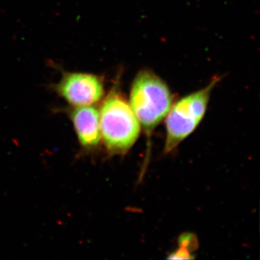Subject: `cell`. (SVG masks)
<instances>
[{"label":"cell","instance_id":"obj_1","mask_svg":"<svg viewBox=\"0 0 260 260\" xmlns=\"http://www.w3.org/2000/svg\"><path fill=\"white\" fill-rule=\"evenodd\" d=\"M102 138L108 151L123 154L139 137L141 126L125 98L116 86L109 92L99 111Z\"/></svg>","mask_w":260,"mask_h":260},{"label":"cell","instance_id":"obj_2","mask_svg":"<svg viewBox=\"0 0 260 260\" xmlns=\"http://www.w3.org/2000/svg\"><path fill=\"white\" fill-rule=\"evenodd\" d=\"M173 98L167 84L149 70L137 75L130 92L129 105L148 138L167 116Z\"/></svg>","mask_w":260,"mask_h":260},{"label":"cell","instance_id":"obj_3","mask_svg":"<svg viewBox=\"0 0 260 260\" xmlns=\"http://www.w3.org/2000/svg\"><path fill=\"white\" fill-rule=\"evenodd\" d=\"M218 80L206 88L183 98L171 108L167 115L166 153H169L194 132L204 117L210 95Z\"/></svg>","mask_w":260,"mask_h":260},{"label":"cell","instance_id":"obj_4","mask_svg":"<svg viewBox=\"0 0 260 260\" xmlns=\"http://www.w3.org/2000/svg\"><path fill=\"white\" fill-rule=\"evenodd\" d=\"M53 89L70 107L94 105L102 100L104 94L100 77L80 72H64Z\"/></svg>","mask_w":260,"mask_h":260},{"label":"cell","instance_id":"obj_5","mask_svg":"<svg viewBox=\"0 0 260 260\" xmlns=\"http://www.w3.org/2000/svg\"><path fill=\"white\" fill-rule=\"evenodd\" d=\"M67 112L81 148L84 150L96 148L102 140L97 108L93 105L70 107Z\"/></svg>","mask_w":260,"mask_h":260},{"label":"cell","instance_id":"obj_6","mask_svg":"<svg viewBox=\"0 0 260 260\" xmlns=\"http://www.w3.org/2000/svg\"><path fill=\"white\" fill-rule=\"evenodd\" d=\"M179 246L191 253L198 247L197 237L191 234H184L179 239Z\"/></svg>","mask_w":260,"mask_h":260},{"label":"cell","instance_id":"obj_7","mask_svg":"<svg viewBox=\"0 0 260 260\" xmlns=\"http://www.w3.org/2000/svg\"><path fill=\"white\" fill-rule=\"evenodd\" d=\"M194 256H191V253L186 249L179 247L177 251L171 254L168 257L169 259H194Z\"/></svg>","mask_w":260,"mask_h":260}]
</instances>
